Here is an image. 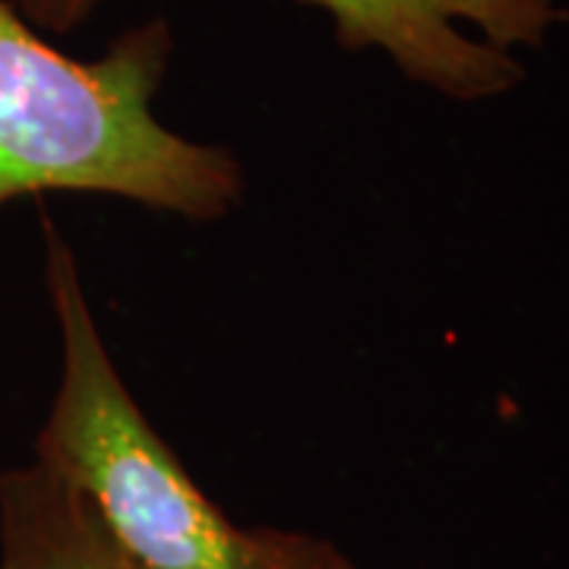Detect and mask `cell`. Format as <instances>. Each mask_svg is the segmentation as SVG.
<instances>
[{"label": "cell", "mask_w": 569, "mask_h": 569, "mask_svg": "<svg viewBox=\"0 0 569 569\" xmlns=\"http://www.w3.org/2000/svg\"><path fill=\"white\" fill-rule=\"evenodd\" d=\"M44 284L61 336V377L36 462L92 500L137 569H361L323 535L224 516L149 425L108 355L80 263L44 222Z\"/></svg>", "instance_id": "cell-2"}, {"label": "cell", "mask_w": 569, "mask_h": 569, "mask_svg": "<svg viewBox=\"0 0 569 569\" xmlns=\"http://www.w3.org/2000/svg\"><path fill=\"white\" fill-rule=\"evenodd\" d=\"M99 0H20L51 32L80 26ZM332 20L351 51H383L408 80L459 102L503 96L522 82L509 48L545 44L567 10L557 0H301Z\"/></svg>", "instance_id": "cell-3"}, {"label": "cell", "mask_w": 569, "mask_h": 569, "mask_svg": "<svg viewBox=\"0 0 569 569\" xmlns=\"http://www.w3.org/2000/svg\"><path fill=\"white\" fill-rule=\"evenodd\" d=\"M168 61L164 20L123 32L96 61H77L0 0V209L77 190L190 222L228 216L244 197L241 162L168 130L152 111Z\"/></svg>", "instance_id": "cell-1"}, {"label": "cell", "mask_w": 569, "mask_h": 569, "mask_svg": "<svg viewBox=\"0 0 569 569\" xmlns=\"http://www.w3.org/2000/svg\"><path fill=\"white\" fill-rule=\"evenodd\" d=\"M0 569H137L99 509L41 462L0 475Z\"/></svg>", "instance_id": "cell-4"}]
</instances>
